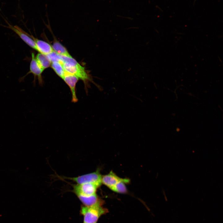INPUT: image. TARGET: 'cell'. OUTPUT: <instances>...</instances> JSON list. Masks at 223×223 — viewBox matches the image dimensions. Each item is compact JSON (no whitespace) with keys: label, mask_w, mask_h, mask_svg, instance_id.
I'll list each match as a JSON object with an SVG mask.
<instances>
[{"label":"cell","mask_w":223,"mask_h":223,"mask_svg":"<svg viewBox=\"0 0 223 223\" xmlns=\"http://www.w3.org/2000/svg\"><path fill=\"white\" fill-rule=\"evenodd\" d=\"M83 205L91 207L98 204H103V202L96 194L90 195H76Z\"/></svg>","instance_id":"cell-9"},{"label":"cell","mask_w":223,"mask_h":223,"mask_svg":"<svg viewBox=\"0 0 223 223\" xmlns=\"http://www.w3.org/2000/svg\"><path fill=\"white\" fill-rule=\"evenodd\" d=\"M8 28L15 32L28 46L37 50V48L35 42L26 32L17 26H13L9 24Z\"/></svg>","instance_id":"cell-7"},{"label":"cell","mask_w":223,"mask_h":223,"mask_svg":"<svg viewBox=\"0 0 223 223\" xmlns=\"http://www.w3.org/2000/svg\"><path fill=\"white\" fill-rule=\"evenodd\" d=\"M126 183L123 181L119 182L110 189L112 191L119 193H125L127 192Z\"/></svg>","instance_id":"cell-14"},{"label":"cell","mask_w":223,"mask_h":223,"mask_svg":"<svg viewBox=\"0 0 223 223\" xmlns=\"http://www.w3.org/2000/svg\"><path fill=\"white\" fill-rule=\"evenodd\" d=\"M98 185L92 183L77 184L73 186V190L76 195H90L96 194Z\"/></svg>","instance_id":"cell-4"},{"label":"cell","mask_w":223,"mask_h":223,"mask_svg":"<svg viewBox=\"0 0 223 223\" xmlns=\"http://www.w3.org/2000/svg\"><path fill=\"white\" fill-rule=\"evenodd\" d=\"M60 61L62 63L66 73L75 76L84 82L85 86H87L88 81L91 79L86 72L85 67L80 64L75 59L60 55Z\"/></svg>","instance_id":"cell-1"},{"label":"cell","mask_w":223,"mask_h":223,"mask_svg":"<svg viewBox=\"0 0 223 223\" xmlns=\"http://www.w3.org/2000/svg\"><path fill=\"white\" fill-rule=\"evenodd\" d=\"M32 59L30 62L29 71L23 77L20 79V81H22L25 77L30 73H32L34 76V82L35 84L36 77H37L40 85L43 84V79L42 76L43 71L40 67L36 60L35 55L33 53L31 54Z\"/></svg>","instance_id":"cell-5"},{"label":"cell","mask_w":223,"mask_h":223,"mask_svg":"<svg viewBox=\"0 0 223 223\" xmlns=\"http://www.w3.org/2000/svg\"><path fill=\"white\" fill-rule=\"evenodd\" d=\"M46 55L51 63L53 62L61 63L59 55L57 54L54 51L51 53Z\"/></svg>","instance_id":"cell-15"},{"label":"cell","mask_w":223,"mask_h":223,"mask_svg":"<svg viewBox=\"0 0 223 223\" xmlns=\"http://www.w3.org/2000/svg\"><path fill=\"white\" fill-rule=\"evenodd\" d=\"M50 66L56 74L63 79L66 72L62 63L59 62H53L51 63Z\"/></svg>","instance_id":"cell-13"},{"label":"cell","mask_w":223,"mask_h":223,"mask_svg":"<svg viewBox=\"0 0 223 223\" xmlns=\"http://www.w3.org/2000/svg\"><path fill=\"white\" fill-rule=\"evenodd\" d=\"M102 204L91 207L82 205L80 213L83 217V223H97L99 217L108 212L106 208L102 206Z\"/></svg>","instance_id":"cell-2"},{"label":"cell","mask_w":223,"mask_h":223,"mask_svg":"<svg viewBox=\"0 0 223 223\" xmlns=\"http://www.w3.org/2000/svg\"><path fill=\"white\" fill-rule=\"evenodd\" d=\"M123 181L126 183H128L129 180L128 179L120 178L112 171L108 174L102 176V183L107 186L110 189L117 183Z\"/></svg>","instance_id":"cell-6"},{"label":"cell","mask_w":223,"mask_h":223,"mask_svg":"<svg viewBox=\"0 0 223 223\" xmlns=\"http://www.w3.org/2000/svg\"><path fill=\"white\" fill-rule=\"evenodd\" d=\"M79 79L77 77L66 73L63 79L70 89L72 95V101L74 103L77 102L78 100L76 95V84Z\"/></svg>","instance_id":"cell-8"},{"label":"cell","mask_w":223,"mask_h":223,"mask_svg":"<svg viewBox=\"0 0 223 223\" xmlns=\"http://www.w3.org/2000/svg\"><path fill=\"white\" fill-rule=\"evenodd\" d=\"M102 176L98 170L74 177H67V179L76 182L77 184L92 183L100 186L102 184Z\"/></svg>","instance_id":"cell-3"},{"label":"cell","mask_w":223,"mask_h":223,"mask_svg":"<svg viewBox=\"0 0 223 223\" xmlns=\"http://www.w3.org/2000/svg\"><path fill=\"white\" fill-rule=\"evenodd\" d=\"M35 58L39 65L43 71L51 65V62L46 55L39 53Z\"/></svg>","instance_id":"cell-11"},{"label":"cell","mask_w":223,"mask_h":223,"mask_svg":"<svg viewBox=\"0 0 223 223\" xmlns=\"http://www.w3.org/2000/svg\"><path fill=\"white\" fill-rule=\"evenodd\" d=\"M52 47L54 51L59 55L69 57H72L66 48L58 41H55L54 42Z\"/></svg>","instance_id":"cell-12"},{"label":"cell","mask_w":223,"mask_h":223,"mask_svg":"<svg viewBox=\"0 0 223 223\" xmlns=\"http://www.w3.org/2000/svg\"><path fill=\"white\" fill-rule=\"evenodd\" d=\"M27 34L32 38L35 42L37 48V51L39 52V53L44 55H47L51 53L54 51L52 46L48 43L36 38L33 35H30L28 33Z\"/></svg>","instance_id":"cell-10"}]
</instances>
